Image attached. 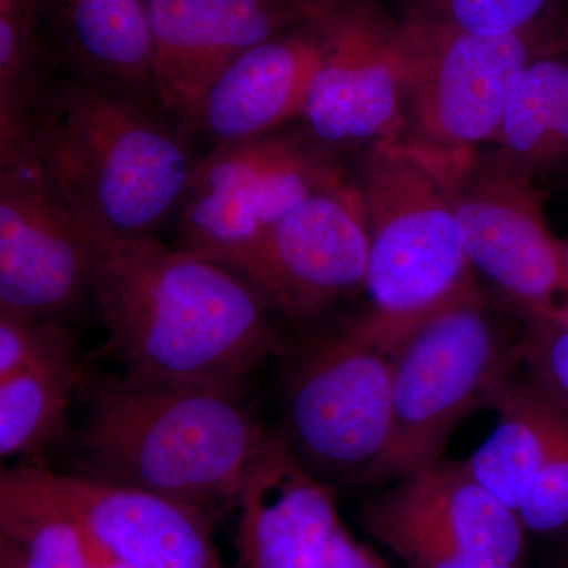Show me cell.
<instances>
[{
	"mask_svg": "<svg viewBox=\"0 0 568 568\" xmlns=\"http://www.w3.org/2000/svg\"><path fill=\"white\" fill-rule=\"evenodd\" d=\"M92 239L91 295L123 376L245 388L282 349L272 310L230 268L156 237Z\"/></svg>",
	"mask_w": 568,
	"mask_h": 568,
	"instance_id": "1",
	"label": "cell"
},
{
	"mask_svg": "<svg viewBox=\"0 0 568 568\" xmlns=\"http://www.w3.org/2000/svg\"><path fill=\"white\" fill-rule=\"evenodd\" d=\"M245 388L122 376L92 392L80 476L181 500L211 515L237 504L267 440Z\"/></svg>",
	"mask_w": 568,
	"mask_h": 568,
	"instance_id": "2",
	"label": "cell"
},
{
	"mask_svg": "<svg viewBox=\"0 0 568 568\" xmlns=\"http://www.w3.org/2000/svg\"><path fill=\"white\" fill-rule=\"evenodd\" d=\"M159 104L69 77L55 81L24 145L93 237H156L178 215L197 156Z\"/></svg>",
	"mask_w": 568,
	"mask_h": 568,
	"instance_id": "3",
	"label": "cell"
},
{
	"mask_svg": "<svg viewBox=\"0 0 568 568\" xmlns=\"http://www.w3.org/2000/svg\"><path fill=\"white\" fill-rule=\"evenodd\" d=\"M354 179L368 226L372 312L349 327L387 353L407 328L477 286L476 272L463 248L440 153L376 142Z\"/></svg>",
	"mask_w": 568,
	"mask_h": 568,
	"instance_id": "4",
	"label": "cell"
},
{
	"mask_svg": "<svg viewBox=\"0 0 568 568\" xmlns=\"http://www.w3.org/2000/svg\"><path fill=\"white\" fill-rule=\"evenodd\" d=\"M511 342L477 286L418 321L387 349L392 436L365 484L399 480L439 463L448 437L519 365Z\"/></svg>",
	"mask_w": 568,
	"mask_h": 568,
	"instance_id": "5",
	"label": "cell"
},
{
	"mask_svg": "<svg viewBox=\"0 0 568 568\" xmlns=\"http://www.w3.org/2000/svg\"><path fill=\"white\" fill-rule=\"evenodd\" d=\"M403 22L413 44V70L399 141L426 152H476L477 145L489 144L529 67L568 51V13L558 6L504 36Z\"/></svg>",
	"mask_w": 568,
	"mask_h": 568,
	"instance_id": "6",
	"label": "cell"
},
{
	"mask_svg": "<svg viewBox=\"0 0 568 568\" xmlns=\"http://www.w3.org/2000/svg\"><path fill=\"white\" fill-rule=\"evenodd\" d=\"M346 175L335 149L305 126L213 145L197 159L178 212L181 248L227 267L272 224Z\"/></svg>",
	"mask_w": 568,
	"mask_h": 568,
	"instance_id": "7",
	"label": "cell"
},
{
	"mask_svg": "<svg viewBox=\"0 0 568 568\" xmlns=\"http://www.w3.org/2000/svg\"><path fill=\"white\" fill-rule=\"evenodd\" d=\"M444 166L474 272L530 321L568 325V241L548 226L532 179L491 151L448 153Z\"/></svg>",
	"mask_w": 568,
	"mask_h": 568,
	"instance_id": "8",
	"label": "cell"
},
{
	"mask_svg": "<svg viewBox=\"0 0 568 568\" xmlns=\"http://www.w3.org/2000/svg\"><path fill=\"white\" fill-rule=\"evenodd\" d=\"M306 21L320 44L301 115L308 133L331 149L402 140L413 70L405 22L372 0H310Z\"/></svg>",
	"mask_w": 568,
	"mask_h": 568,
	"instance_id": "9",
	"label": "cell"
},
{
	"mask_svg": "<svg viewBox=\"0 0 568 568\" xmlns=\"http://www.w3.org/2000/svg\"><path fill=\"white\" fill-rule=\"evenodd\" d=\"M390 436L386 351L349 327L310 347L287 386L282 435L302 466L324 484L364 481Z\"/></svg>",
	"mask_w": 568,
	"mask_h": 568,
	"instance_id": "10",
	"label": "cell"
},
{
	"mask_svg": "<svg viewBox=\"0 0 568 568\" xmlns=\"http://www.w3.org/2000/svg\"><path fill=\"white\" fill-rule=\"evenodd\" d=\"M369 237L354 178L325 186L227 265L272 312L308 321L365 290Z\"/></svg>",
	"mask_w": 568,
	"mask_h": 568,
	"instance_id": "11",
	"label": "cell"
},
{
	"mask_svg": "<svg viewBox=\"0 0 568 568\" xmlns=\"http://www.w3.org/2000/svg\"><path fill=\"white\" fill-rule=\"evenodd\" d=\"M93 254L31 149L0 153V312L59 320L91 294Z\"/></svg>",
	"mask_w": 568,
	"mask_h": 568,
	"instance_id": "12",
	"label": "cell"
},
{
	"mask_svg": "<svg viewBox=\"0 0 568 568\" xmlns=\"http://www.w3.org/2000/svg\"><path fill=\"white\" fill-rule=\"evenodd\" d=\"M362 526L406 566L435 556H465L521 567V519L467 469L436 463L399 478L362 508Z\"/></svg>",
	"mask_w": 568,
	"mask_h": 568,
	"instance_id": "13",
	"label": "cell"
},
{
	"mask_svg": "<svg viewBox=\"0 0 568 568\" xmlns=\"http://www.w3.org/2000/svg\"><path fill=\"white\" fill-rule=\"evenodd\" d=\"M144 2L156 103L189 132L220 74L256 44L301 24L310 7V0Z\"/></svg>",
	"mask_w": 568,
	"mask_h": 568,
	"instance_id": "14",
	"label": "cell"
},
{
	"mask_svg": "<svg viewBox=\"0 0 568 568\" xmlns=\"http://www.w3.org/2000/svg\"><path fill=\"white\" fill-rule=\"evenodd\" d=\"M41 487L106 558L125 568H224L211 515L142 489L33 466Z\"/></svg>",
	"mask_w": 568,
	"mask_h": 568,
	"instance_id": "15",
	"label": "cell"
},
{
	"mask_svg": "<svg viewBox=\"0 0 568 568\" xmlns=\"http://www.w3.org/2000/svg\"><path fill=\"white\" fill-rule=\"evenodd\" d=\"M235 508L237 568H320L342 526L334 485L313 477L282 435H268Z\"/></svg>",
	"mask_w": 568,
	"mask_h": 568,
	"instance_id": "16",
	"label": "cell"
},
{
	"mask_svg": "<svg viewBox=\"0 0 568 568\" xmlns=\"http://www.w3.org/2000/svg\"><path fill=\"white\" fill-rule=\"evenodd\" d=\"M320 44L306 21L256 44L213 82L197 111L193 132L213 145L275 132L304 111Z\"/></svg>",
	"mask_w": 568,
	"mask_h": 568,
	"instance_id": "17",
	"label": "cell"
},
{
	"mask_svg": "<svg viewBox=\"0 0 568 568\" xmlns=\"http://www.w3.org/2000/svg\"><path fill=\"white\" fill-rule=\"evenodd\" d=\"M41 10L70 77L159 104L144 0H41Z\"/></svg>",
	"mask_w": 568,
	"mask_h": 568,
	"instance_id": "18",
	"label": "cell"
},
{
	"mask_svg": "<svg viewBox=\"0 0 568 568\" xmlns=\"http://www.w3.org/2000/svg\"><path fill=\"white\" fill-rule=\"evenodd\" d=\"M489 406L499 422L487 443L465 463L493 496L518 515L568 414L530 381L517 383L511 376L497 388Z\"/></svg>",
	"mask_w": 568,
	"mask_h": 568,
	"instance_id": "19",
	"label": "cell"
},
{
	"mask_svg": "<svg viewBox=\"0 0 568 568\" xmlns=\"http://www.w3.org/2000/svg\"><path fill=\"white\" fill-rule=\"evenodd\" d=\"M0 552L18 568H125L106 558L48 495L32 465L0 476Z\"/></svg>",
	"mask_w": 568,
	"mask_h": 568,
	"instance_id": "20",
	"label": "cell"
},
{
	"mask_svg": "<svg viewBox=\"0 0 568 568\" xmlns=\"http://www.w3.org/2000/svg\"><path fill=\"white\" fill-rule=\"evenodd\" d=\"M489 145L530 179L568 163V51L529 67Z\"/></svg>",
	"mask_w": 568,
	"mask_h": 568,
	"instance_id": "21",
	"label": "cell"
},
{
	"mask_svg": "<svg viewBox=\"0 0 568 568\" xmlns=\"http://www.w3.org/2000/svg\"><path fill=\"white\" fill-rule=\"evenodd\" d=\"M54 85L41 0H0V153L28 141Z\"/></svg>",
	"mask_w": 568,
	"mask_h": 568,
	"instance_id": "22",
	"label": "cell"
},
{
	"mask_svg": "<svg viewBox=\"0 0 568 568\" xmlns=\"http://www.w3.org/2000/svg\"><path fill=\"white\" fill-rule=\"evenodd\" d=\"M82 381L74 361L26 369L0 379V455L32 457L65 428Z\"/></svg>",
	"mask_w": 568,
	"mask_h": 568,
	"instance_id": "23",
	"label": "cell"
},
{
	"mask_svg": "<svg viewBox=\"0 0 568 568\" xmlns=\"http://www.w3.org/2000/svg\"><path fill=\"white\" fill-rule=\"evenodd\" d=\"M556 0H409L405 20L478 36H504L528 28Z\"/></svg>",
	"mask_w": 568,
	"mask_h": 568,
	"instance_id": "24",
	"label": "cell"
},
{
	"mask_svg": "<svg viewBox=\"0 0 568 568\" xmlns=\"http://www.w3.org/2000/svg\"><path fill=\"white\" fill-rule=\"evenodd\" d=\"M74 358L73 338L59 320L0 312V379Z\"/></svg>",
	"mask_w": 568,
	"mask_h": 568,
	"instance_id": "25",
	"label": "cell"
},
{
	"mask_svg": "<svg viewBox=\"0 0 568 568\" xmlns=\"http://www.w3.org/2000/svg\"><path fill=\"white\" fill-rule=\"evenodd\" d=\"M518 517L526 532L568 538V417Z\"/></svg>",
	"mask_w": 568,
	"mask_h": 568,
	"instance_id": "26",
	"label": "cell"
},
{
	"mask_svg": "<svg viewBox=\"0 0 568 568\" xmlns=\"http://www.w3.org/2000/svg\"><path fill=\"white\" fill-rule=\"evenodd\" d=\"M519 353L530 383L568 413V325L530 321Z\"/></svg>",
	"mask_w": 568,
	"mask_h": 568,
	"instance_id": "27",
	"label": "cell"
},
{
	"mask_svg": "<svg viewBox=\"0 0 568 568\" xmlns=\"http://www.w3.org/2000/svg\"><path fill=\"white\" fill-rule=\"evenodd\" d=\"M320 568H388L372 549L358 544L343 526H339L325 549Z\"/></svg>",
	"mask_w": 568,
	"mask_h": 568,
	"instance_id": "28",
	"label": "cell"
},
{
	"mask_svg": "<svg viewBox=\"0 0 568 568\" xmlns=\"http://www.w3.org/2000/svg\"><path fill=\"white\" fill-rule=\"evenodd\" d=\"M409 568H504L487 560L465 558V556H435L409 564Z\"/></svg>",
	"mask_w": 568,
	"mask_h": 568,
	"instance_id": "29",
	"label": "cell"
},
{
	"mask_svg": "<svg viewBox=\"0 0 568 568\" xmlns=\"http://www.w3.org/2000/svg\"><path fill=\"white\" fill-rule=\"evenodd\" d=\"M0 568H18V567L14 566L13 560H11L9 558V556L2 555V552H0Z\"/></svg>",
	"mask_w": 568,
	"mask_h": 568,
	"instance_id": "30",
	"label": "cell"
},
{
	"mask_svg": "<svg viewBox=\"0 0 568 568\" xmlns=\"http://www.w3.org/2000/svg\"><path fill=\"white\" fill-rule=\"evenodd\" d=\"M559 568H568V556L566 560H564L562 566H560Z\"/></svg>",
	"mask_w": 568,
	"mask_h": 568,
	"instance_id": "31",
	"label": "cell"
}]
</instances>
